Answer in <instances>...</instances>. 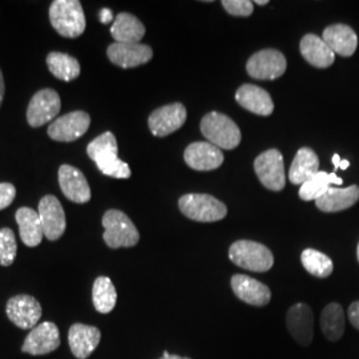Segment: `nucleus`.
<instances>
[{"mask_svg":"<svg viewBox=\"0 0 359 359\" xmlns=\"http://www.w3.org/2000/svg\"><path fill=\"white\" fill-rule=\"evenodd\" d=\"M117 151V140L112 132L100 135L87 147V154L103 175L114 179H129L132 172L128 164L118 158Z\"/></svg>","mask_w":359,"mask_h":359,"instance_id":"obj_1","label":"nucleus"},{"mask_svg":"<svg viewBox=\"0 0 359 359\" xmlns=\"http://www.w3.org/2000/svg\"><path fill=\"white\" fill-rule=\"evenodd\" d=\"M50 22L65 38L75 39L86 31V16L79 0H55L50 7Z\"/></svg>","mask_w":359,"mask_h":359,"instance_id":"obj_2","label":"nucleus"},{"mask_svg":"<svg viewBox=\"0 0 359 359\" xmlns=\"http://www.w3.org/2000/svg\"><path fill=\"white\" fill-rule=\"evenodd\" d=\"M104 234L105 244L111 249L118 248H132L137 245L140 240V233L132 219L121 210L111 209L107 210L103 216Z\"/></svg>","mask_w":359,"mask_h":359,"instance_id":"obj_3","label":"nucleus"},{"mask_svg":"<svg viewBox=\"0 0 359 359\" xmlns=\"http://www.w3.org/2000/svg\"><path fill=\"white\" fill-rule=\"evenodd\" d=\"M201 132L206 140L219 149H234L241 142V130L229 116L209 112L201 120Z\"/></svg>","mask_w":359,"mask_h":359,"instance_id":"obj_4","label":"nucleus"},{"mask_svg":"<svg viewBox=\"0 0 359 359\" xmlns=\"http://www.w3.org/2000/svg\"><path fill=\"white\" fill-rule=\"evenodd\" d=\"M231 262L243 269L264 273L273 268L274 257L265 245L256 241L240 240L229 249Z\"/></svg>","mask_w":359,"mask_h":359,"instance_id":"obj_5","label":"nucleus"},{"mask_svg":"<svg viewBox=\"0 0 359 359\" xmlns=\"http://www.w3.org/2000/svg\"><path fill=\"white\" fill-rule=\"evenodd\" d=\"M179 206L184 216L198 222H215L228 215L226 205L209 194H184L179 200Z\"/></svg>","mask_w":359,"mask_h":359,"instance_id":"obj_6","label":"nucleus"},{"mask_svg":"<svg viewBox=\"0 0 359 359\" xmlns=\"http://www.w3.org/2000/svg\"><path fill=\"white\" fill-rule=\"evenodd\" d=\"M255 170L261 184L266 189L280 192L285 188L286 176L283 157L280 151L269 149L259 154L255 161Z\"/></svg>","mask_w":359,"mask_h":359,"instance_id":"obj_7","label":"nucleus"},{"mask_svg":"<svg viewBox=\"0 0 359 359\" xmlns=\"http://www.w3.org/2000/svg\"><path fill=\"white\" fill-rule=\"evenodd\" d=\"M6 313L8 320L22 330H32L38 326L43 310L38 299L32 295H15L8 299Z\"/></svg>","mask_w":359,"mask_h":359,"instance_id":"obj_8","label":"nucleus"},{"mask_svg":"<svg viewBox=\"0 0 359 359\" xmlns=\"http://www.w3.org/2000/svg\"><path fill=\"white\" fill-rule=\"evenodd\" d=\"M62 102L56 90L46 88L39 90L31 99L27 109L28 124L34 128H39L52 121L60 112Z\"/></svg>","mask_w":359,"mask_h":359,"instance_id":"obj_9","label":"nucleus"},{"mask_svg":"<svg viewBox=\"0 0 359 359\" xmlns=\"http://www.w3.org/2000/svg\"><path fill=\"white\" fill-rule=\"evenodd\" d=\"M248 74L258 80H274L286 71V59L277 50L258 51L246 63Z\"/></svg>","mask_w":359,"mask_h":359,"instance_id":"obj_10","label":"nucleus"},{"mask_svg":"<svg viewBox=\"0 0 359 359\" xmlns=\"http://www.w3.org/2000/svg\"><path fill=\"white\" fill-rule=\"evenodd\" d=\"M90 116L83 111H75L56 118L48 127V136L60 142H76L88 130Z\"/></svg>","mask_w":359,"mask_h":359,"instance_id":"obj_11","label":"nucleus"},{"mask_svg":"<svg viewBox=\"0 0 359 359\" xmlns=\"http://www.w3.org/2000/svg\"><path fill=\"white\" fill-rule=\"evenodd\" d=\"M60 346L59 327L53 322H43L27 335L22 351L31 355H46Z\"/></svg>","mask_w":359,"mask_h":359,"instance_id":"obj_12","label":"nucleus"},{"mask_svg":"<svg viewBox=\"0 0 359 359\" xmlns=\"http://www.w3.org/2000/svg\"><path fill=\"white\" fill-rule=\"evenodd\" d=\"M187 121V108L180 103L168 104L154 111L148 126L156 137H165L179 130Z\"/></svg>","mask_w":359,"mask_h":359,"instance_id":"obj_13","label":"nucleus"},{"mask_svg":"<svg viewBox=\"0 0 359 359\" xmlns=\"http://www.w3.org/2000/svg\"><path fill=\"white\" fill-rule=\"evenodd\" d=\"M39 217L41 221L43 233L50 241H57L65 234V213L57 197L46 196L39 203Z\"/></svg>","mask_w":359,"mask_h":359,"instance_id":"obj_14","label":"nucleus"},{"mask_svg":"<svg viewBox=\"0 0 359 359\" xmlns=\"http://www.w3.org/2000/svg\"><path fill=\"white\" fill-rule=\"evenodd\" d=\"M107 55L120 68H135L151 62L154 51L142 43H114L108 47Z\"/></svg>","mask_w":359,"mask_h":359,"instance_id":"obj_15","label":"nucleus"},{"mask_svg":"<svg viewBox=\"0 0 359 359\" xmlns=\"http://www.w3.org/2000/svg\"><path fill=\"white\" fill-rule=\"evenodd\" d=\"M184 160L194 170L206 172L221 167L224 154L219 148L209 142H196L185 149Z\"/></svg>","mask_w":359,"mask_h":359,"instance_id":"obj_16","label":"nucleus"},{"mask_svg":"<svg viewBox=\"0 0 359 359\" xmlns=\"http://www.w3.org/2000/svg\"><path fill=\"white\" fill-rule=\"evenodd\" d=\"M59 185L65 197L76 204H86L90 200V188L83 172L65 164L59 168Z\"/></svg>","mask_w":359,"mask_h":359,"instance_id":"obj_17","label":"nucleus"},{"mask_svg":"<svg viewBox=\"0 0 359 359\" xmlns=\"http://www.w3.org/2000/svg\"><path fill=\"white\" fill-rule=\"evenodd\" d=\"M313 311L306 304H295L286 313V326L289 333L302 346L313 341Z\"/></svg>","mask_w":359,"mask_h":359,"instance_id":"obj_18","label":"nucleus"},{"mask_svg":"<svg viewBox=\"0 0 359 359\" xmlns=\"http://www.w3.org/2000/svg\"><path fill=\"white\" fill-rule=\"evenodd\" d=\"M102 333L97 327L83 323H74L68 332V344L77 359H87L99 346Z\"/></svg>","mask_w":359,"mask_h":359,"instance_id":"obj_19","label":"nucleus"},{"mask_svg":"<svg viewBox=\"0 0 359 359\" xmlns=\"http://www.w3.org/2000/svg\"><path fill=\"white\" fill-rule=\"evenodd\" d=\"M231 289L241 301L252 306H265L270 302V289L259 281L245 274H236L231 277Z\"/></svg>","mask_w":359,"mask_h":359,"instance_id":"obj_20","label":"nucleus"},{"mask_svg":"<svg viewBox=\"0 0 359 359\" xmlns=\"http://www.w3.org/2000/svg\"><path fill=\"white\" fill-rule=\"evenodd\" d=\"M236 102L252 114L269 116L274 111V103L269 93L253 84H244L236 92Z\"/></svg>","mask_w":359,"mask_h":359,"instance_id":"obj_21","label":"nucleus"},{"mask_svg":"<svg viewBox=\"0 0 359 359\" xmlns=\"http://www.w3.org/2000/svg\"><path fill=\"white\" fill-rule=\"evenodd\" d=\"M322 39L334 53L344 57L353 56L358 47V36L351 27L346 25H333L325 28Z\"/></svg>","mask_w":359,"mask_h":359,"instance_id":"obj_22","label":"nucleus"},{"mask_svg":"<svg viewBox=\"0 0 359 359\" xmlns=\"http://www.w3.org/2000/svg\"><path fill=\"white\" fill-rule=\"evenodd\" d=\"M359 200V187L351 185L347 188L330 187L318 200H316L317 208L326 213H335L346 210Z\"/></svg>","mask_w":359,"mask_h":359,"instance_id":"obj_23","label":"nucleus"},{"mask_svg":"<svg viewBox=\"0 0 359 359\" xmlns=\"http://www.w3.org/2000/svg\"><path fill=\"white\" fill-rule=\"evenodd\" d=\"M299 51L309 65L317 68H327L333 65L335 60V53L332 48L325 43L323 39L314 34H308L302 38Z\"/></svg>","mask_w":359,"mask_h":359,"instance_id":"obj_24","label":"nucleus"},{"mask_svg":"<svg viewBox=\"0 0 359 359\" xmlns=\"http://www.w3.org/2000/svg\"><path fill=\"white\" fill-rule=\"evenodd\" d=\"M320 172V160L317 154L308 147L301 148L292 163L289 180L294 185H302Z\"/></svg>","mask_w":359,"mask_h":359,"instance_id":"obj_25","label":"nucleus"},{"mask_svg":"<svg viewBox=\"0 0 359 359\" xmlns=\"http://www.w3.org/2000/svg\"><path fill=\"white\" fill-rule=\"evenodd\" d=\"M15 217L19 225L20 238L25 245L29 248L38 246L44 236L38 212L31 208H20L18 209Z\"/></svg>","mask_w":359,"mask_h":359,"instance_id":"obj_26","label":"nucleus"},{"mask_svg":"<svg viewBox=\"0 0 359 359\" xmlns=\"http://www.w3.org/2000/svg\"><path fill=\"white\" fill-rule=\"evenodd\" d=\"M111 35L115 43H140L145 35V27L136 16L121 13L116 16L111 27Z\"/></svg>","mask_w":359,"mask_h":359,"instance_id":"obj_27","label":"nucleus"},{"mask_svg":"<svg viewBox=\"0 0 359 359\" xmlns=\"http://www.w3.org/2000/svg\"><path fill=\"white\" fill-rule=\"evenodd\" d=\"M344 180L338 177L335 173H327L320 170L311 179L301 185L299 188V198L304 201L318 200L325 193L329 191L332 185H342Z\"/></svg>","mask_w":359,"mask_h":359,"instance_id":"obj_28","label":"nucleus"},{"mask_svg":"<svg viewBox=\"0 0 359 359\" xmlns=\"http://www.w3.org/2000/svg\"><path fill=\"white\" fill-rule=\"evenodd\" d=\"M322 332L325 337L335 342L339 341L345 332V313L339 304H329L321 316Z\"/></svg>","mask_w":359,"mask_h":359,"instance_id":"obj_29","label":"nucleus"},{"mask_svg":"<svg viewBox=\"0 0 359 359\" xmlns=\"http://www.w3.org/2000/svg\"><path fill=\"white\" fill-rule=\"evenodd\" d=\"M47 65L53 76L63 81H71L80 75V65L71 55L63 52H51L47 56Z\"/></svg>","mask_w":359,"mask_h":359,"instance_id":"obj_30","label":"nucleus"},{"mask_svg":"<svg viewBox=\"0 0 359 359\" xmlns=\"http://www.w3.org/2000/svg\"><path fill=\"white\" fill-rule=\"evenodd\" d=\"M92 301L95 309L102 314H108L115 309L117 293L111 278L104 276L96 278L92 287Z\"/></svg>","mask_w":359,"mask_h":359,"instance_id":"obj_31","label":"nucleus"},{"mask_svg":"<svg viewBox=\"0 0 359 359\" xmlns=\"http://www.w3.org/2000/svg\"><path fill=\"white\" fill-rule=\"evenodd\" d=\"M301 261L304 268L314 277L326 278L333 273L334 265L332 258L316 249H305L301 255Z\"/></svg>","mask_w":359,"mask_h":359,"instance_id":"obj_32","label":"nucleus"},{"mask_svg":"<svg viewBox=\"0 0 359 359\" xmlns=\"http://www.w3.org/2000/svg\"><path fill=\"white\" fill-rule=\"evenodd\" d=\"M16 253L18 245L13 231L8 228L0 229V265L11 266L16 258Z\"/></svg>","mask_w":359,"mask_h":359,"instance_id":"obj_33","label":"nucleus"},{"mask_svg":"<svg viewBox=\"0 0 359 359\" xmlns=\"http://www.w3.org/2000/svg\"><path fill=\"white\" fill-rule=\"evenodd\" d=\"M255 3L250 0H224L222 7L233 16H250L255 10Z\"/></svg>","mask_w":359,"mask_h":359,"instance_id":"obj_34","label":"nucleus"},{"mask_svg":"<svg viewBox=\"0 0 359 359\" xmlns=\"http://www.w3.org/2000/svg\"><path fill=\"white\" fill-rule=\"evenodd\" d=\"M16 196V189L10 182H1L0 184V210L8 208L13 204Z\"/></svg>","mask_w":359,"mask_h":359,"instance_id":"obj_35","label":"nucleus"},{"mask_svg":"<svg viewBox=\"0 0 359 359\" xmlns=\"http://www.w3.org/2000/svg\"><path fill=\"white\" fill-rule=\"evenodd\" d=\"M348 321L359 330V301L353 302L348 308Z\"/></svg>","mask_w":359,"mask_h":359,"instance_id":"obj_36","label":"nucleus"},{"mask_svg":"<svg viewBox=\"0 0 359 359\" xmlns=\"http://www.w3.org/2000/svg\"><path fill=\"white\" fill-rule=\"evenodd\" d=\"M99 19H100V22L103 25H108V23H111L114 20V13H112L111 10H108V8H103L100 13H99Z\"/></svg>","mask_w":359,"mask_h":359,"instance_id":"obj_37","label":"nucleus"},{"mask_svg":"<svg viewBox=\"0 0 359 359\" xmlns=\"http://www.w3.org/2000/svg\"><path fill=\"white\" fill-rule=\"evenodd\" d=\"M4 92H6V86H4V79H3V74L0 71V107L3 103V99H4Z\"/></svg>","mask_w":359,"mask_h":359,"instance_id":"obj_38","label":"nucleus"},{"mask_svg":"<svg viewBox=\"0 0 359 359\" xmlns=\"http://www.w3.org/2000/svg\"><path fill=\"white\" fill-rule=\"evenodd\" d=\"M158 359H191L188 357H180V355H175V354H169L167 350L163 353V357Z\"/></svg>","mask_w":359,"mask_h":359,"instance_id":"obj_39","label":"nucleus"},{"mask_svg":"<svg viewBox=\"0 0 359 359\" xmlns=\"http://www.w3.org/2000/svg\"><path fill=\"white\" fill-rule=\"evenodd\" d=\"M341 157H339V154H333V165L335 169H338L339 168V165H341Z\"/></svg>","mask_w":359,"mask_h":359,"instance_id":"obj_40","label":"nucleus"},{"mask_svg":"<svg viewBox=\"0 0 359 359\" xmlns=\"http://www.w3.org/2000/svg\"><path fill=\"white\" fill-rule=\"evenodd\" d=\"M348 165H350L348 160H342V161H341V165H339V168H341L342 170H346L347 168H348Z\"/></svg>","mask_w":359,"mask_h":359,"instance_id":"obj_41","label":"nucleus"},{"mask_svg":"<svg viewBox=\"0 0 359 359\" xmlns=\"http://www.w3.org/2000/svg\"><path fill=\"white\" fill-rule=\"evenodd\" d=\"M255 3H256L257 6H265V4H268L269 1H268V0H256Z\"/></svg>","mask_w":359,"mask_h":359,"instance_id":"obj_42","label":"nucleus"},{"mask_svg":"<svg viewBox=\"0 0 359 359\" xmlns=\"http://www.w3.org/2000/svg\"><path fill=\"white\" fill-rule=\"evenodd\" d=\"M357 256H358V261H359V244H358V248H357Z\"/></svg>","mask_w":359,"mask_h":359,"instance_id":"obj_43","label":"nucleus"}]
</instances>
